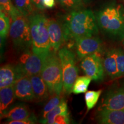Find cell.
<instances>
[{
    "label": "cell",
    "instance_id": "obj_1",
    "mask_svg": "<svg viewBox=\"0 0 124 124\" xmlns=\"http://www.w3.org/2000/svg\"><path fill=\"white\" fill-rule=\"evenodd\" d=\"M65 42L81 37L97 36L98 26L96 17L90 9L74 10L65 16L63 23Z\"/></svg>",
    "mask_w": 124,
    "mask_h": 124
},
{
    "label": "cell",
    "instance_id": "obj_22",
    "mask_svg": "<svg viewBox=\"0 0 124 124\" xmlns=\"http://www.w3.org/2000/svg\"><path fill=\"white\" fill-rule=\"evenodd\" d=\"M10 17L2 10L0 11V36L5 39L9 33L10 28Z\"/></svg>",
    "mask_w": 124,
    "mask_h": 124
},
{
    "label": "cell",
    "instance_id": "obj_17",
    "mask_svg": "<svg viewBox=\"0 0 124 124\" xmlns=\"http://www.w3.org/2000/svg\"><path fill=\"white\" fill-rule=\"evenodd\" d=\"M29 77L32 83L35 100L40 102L47 98L50 93L41 75L38 74Z\"/></svg>",
    "mask_w": 124,
    "mask_h": 124
},
{
    "label": "cell",
    "instance_id": "obj_18",
    "mask_svg": "<svg viewBox=\"0 0 124 124\" xmlns=\"http://www.w3.org/2000/svg\"><path fill=\"white\" fill-rule=\"evenodd\" d=\"M16 98L14 85L0 90V114L2 116L13 104Z\"/></svg>",
    "mask_w": 124,
    "mask_h": 124
},
{
    "label": "cell",
    "instance_id": "obj_2",
    "mask_svg": "<svg viewBox=\"0 0 124 124\" xmlns=\"http://www.w3.org/2000/svg\"><path fill=\"white\" fill-rule=\"evenodd\" d=\"M98 28L113 39H124V7L112 2L101 9L95 15Z\"/></svg>",
    "mask_w": 124,
    "mask_h": 124
},
{
    "label": "cell",
    "instance_id": "obj_29",
    "mask_svg": "<svg viewBox=\"0 0 124 124\" xmlns=\"http://www.w3.org/2000/svg\"><path fill=\"white\" fill-rule=\"evenodd\" d=\"M70 123L69 113L57 116L54 120V124H66Z\"/></svg>",
    "mask_w": 124,
    "mask_h": 124
},
{
    "label": "cell",
    "instance_id": "obj_8",
    "mask_svg": "<svg viewBox=\"0 0 124 124\" xmlns=\"http://www.w3.org/2000/svg\"><path fill=\"white\" fill-rule=\"evenodd\" d=\"M74 42L76 53L80 59L91 54L100 55L103 51V44L97 36L77 38L74 40Z\"/></svg>",
    "mask_w": 124,
    "mask_h": 124
},
{
    "label": "cell",
    "instance_id": "obj_10",
    "mask_svg": "<svg viewBox=\"0 0 124 124\" xmlns=\"http://www.w3.org/2000/svg\"><path fill=\"white\" fill-rule=\"evenodd\" d=\"M102 108L124 110V83L113 87L108 91L102 103Z\"/></svg>",
    "mask_w": 124,
    "mask_h": 124
},
{
    "label": "cell",
    "instance_id": "obj_20",
    "mask_svg": "<svg viewBox=\"0 0 124 124\" xmlns=\"http://www.w3.org/2000/svg\"><path fill=\"white\" fill-rule=\"evenodd\" d=\"M91 80L90 78L87 76L77 77L72 87V92L75 94L86 93Z\"/></svg>",
    "mask_w": 124,
    "mask_h": 124
},
{
    "label": "cell",
    "instance_id": "obj_12",
    "mask_svg": "<svg viewBox=\"0 0 124 124\" xmlns=\"http://www.w3.org/2000/svg\"><path fill=\"white\" fill-rule=\"evenodd\" d=\"M25 75L18 65H4L0 69V89L14 85L18 79Z\"/></svg>",
    "mask_w": 124,
    "mask_h": 124
},
{
    "label": "cell",
    "instance_id": "obj_28",
    "mask_svg": "<svg viewBox=\"0 0 124 124\" xmlns=\"http://www.w3.org/2000/svg\"><path fill=\"white\" fill-rule=\"evenodd\" d=\"M6 122H5V124H33L36 123L37 120L35 115L32 114L29 117L23 120L17 121L7 120Z\"/></svg>",
    "mask_w": 124,
    "mask_h": 124
},
{
    "label": "cell",
    "instance_id": "obj_21",
    "mask_svg": "<svg viewBox=\"0 0 124 124\" xmlns=\"http://www.w3.org/2000/svg\"><path fill=\"white\" fill-rule=\"evenodd\" d=\"M15 6L19 11L24 15L28 17L34 13V8L32 0H14Z\"/></svg>",
    "mask_w": 124,
    "mask_h": 124
},
{
    "label": "cell",
    "instance_id": "obj_19",
    "mask_svg": "<svg viewBox=\"0 0 124 124\" xmlns=\"http://www.w3.org/2000/svg\"><path fill=\"white\" fill-rule=\"evenodd\" d=\"M67 104L64 99L54 109H52L50 112L48 113L45 119H43L40 121V122L42 124H54V120L57 116L62 114L68 113Z\"/></svg>",
    "mask_w": 124,
    "mask_h": 124
},
{
    "label": "cell",
    "instance_id": "obj_14",
    "mask_svg": "<svg viewBox=\"0 0 124 124\" xmlns=\"http://www.w3.org/2000/svg\"><path fill=\"white\" fill-rule=\"evenodd\" d=\"M96 118L100 124H124V110L100 108Z\"/></svg>",
    "mask_w": 124,
    "mask_h": 124
},
{
    "label": "cell",
    "instance_id": "obj_25",
    "mask_svg": "<svg viewBox=\"0 0 124 124\" xmlns=\"http://www.w3.org/2000/svg\"><path fill=\"white\" fill-rule=\"evenodd\" d=\"M63 99L60 97V95H54L53 97L47 102V103L44 105L42 111L43 119L46 118L48 113L58 106L63 100Z\"/></svg>",
    "mask_w": 124,
    "mask_h": 124
},
{
    "label": "cell",
    "instance_id": "obj_16",
    "mask_svg": "<svg viewBox=\"0 0 124 124\" xmlns=\"http://www.w3.org/2000/svg\"><path fill=\"white\" fill-rule=\"evenodd\" d=\"M31 115L29 108L24 103H17L12 104L5 112L1 118H5L7 120L17 121L27 118Z\"/></svg>",
    "mask_w": 124,
    "mask_h": 124
},
{
    "label": "cell",
    "instance_id": "obj_24",
    "mask_svg": "<svg viewBox=\"0 0 124 124\" xmlns=\"http://www.w3.org/2000/svg\"><path fill=\"white\" fill-rule=\"evenodd\" d=\"M83 0H58L59 4L67 11L72 12L80 9Z\"/></svg>",
    "mask_w": 124,
    "mask_h": 124
},
{
    "label": "cell",
    "instance_id": "obj_30",
    "mask_svg": "<svg viewBox=\"0 0 124 124\" xmlns=\"http://www.w3.org/2000/svg\"><path fill=\"white\" fill-rule=\"evenodd\" d=\"M43 1V0H32V2L35 7L39 10H43L45 9Z\"/></svg>",
    "mask_w": 124,
    "mask_h": 124
},
{
    "label": "cell",
    "instance_id": "obj_27",
    "mask_svg": "<svg viewBox=\"0 0 124 124\" xmlns=\"http://www.w3.org/2000/svg\"><path fill=\"white\" fill-rule=\"evenodd\" d=\"M116 56L120 77H124V51L120 48H117Z\"/></svg>",
    "mask_w": 124,
    "mask_h": 124
},
{
    "label": "cell",
    "instance_id": "obj_31",
    "mask_svg": "<svg viewBox=\"0 0 124 124\" xmlns=\"http://www.w3.org/2000/svg\"><path fill=\"white\" fill-rule=\"evenodd\" d=\"M43 3L45 8H52L55 5V0H43Z\"/></svg>",
    "mask_w": 124,
    "mask_h": 124
},
{
    "label": "cell",
    "instance_id": "obj_34",
    "mask_svg": "<svg viewBox=\"0 0 124 124\" xmlns=\"http://www.w3.org/2000/svg\"></svg>",
    "mask_w": 124,
    "mask_h": 124
},
{
    "label": "cell",
    "instance_id": "obj_9",
    "mask_svg": "<svg viewBox=\"0 0 124 124\" xmlns=\"http://www.w3.org/2000/svg\"><path fill=\"white\" fill-rule=\"evenodd\" d=\"M46 59L36 55L28 49L21 54L18 65L25 75H38L41 73Z\"/></svg>",
    "mask_w": 124,
    "mask_h": 124
},
{
    "label": "cell",
    "instance_id": "obj_6",
    "mask_svg": "<svg viewBox=\"0 0 124 124\" xmlns=\"http://www.w3.org/2000/svg\"><path fill=\"white\" fill-rule=\"evenodd\" d=\"M63 74V91L67 95L72 92V87L78 74L76 65L75 54L67 47H63L58 51Z\"/></svg>",
    "mask_w": 124,
    "mask_h": 124
},
{
    "label": "cell",
    "instance_id": "obj_5",
    "mask_svg": "<svg viewBox=\"0 0 124 124\" xmlns=\"http://www.w3.org/2000/svg\"><path fill=\"white\" fill-rule=\"evenodd\" d=\"M12 23L9 31L15 48L24 52L32 48L30 26L28 17L19 12L11 18Z\"/></svg>",
    "mask_w": 124,
    "mask_h": 124
},
{
    "label": "cell",
    "instance_id": "obj_13",
    "mask_svg": "<svg viewBox=\"0 0 124 124\" xmlns=\"http://www.w3.org/2000/svg\"><path fill=\"white\" fill-rule=\"evenodd\" d=\"M16 98L25 102H31L35 100L30 77L24 75L14 84Z\"/></svg>",
    "mask_w": 124,
    "mask_h": 124
},
{
    "label": "cell",
    "instance_id": "obj_32",
    "mask_svg": "<svg viewBox=\"0 0 124 124\" xmlns=\"http://www.w3.org/2000/svg\"><path fill=\"white\" fill-rule=\"evenodd\" d=\"M83 1H85H85H87V0H83Z\"/></svg>",
    "mask_w": 124,
    "mask_h": 124
},
{
    "label": "cell",
    "instance_id": "obj_3",
    "mask_svg": "<svg viewBox=\"0 0 124 124\" xmlns=\"http://www.w3.org/2000/svg\"><path fill=\"white\" fill-rule=\"evenodd\" d=\"M28 20L32 38V51L46 59L51 51L48 29V19L42 13H33L28 17Z\"/></svg>",
    "mask_w": 124,
    "mask_h": 124
},
{
    "label": "cell",
    "instance_id": "obj_4",
    "mask_svg": "<svg viewBox=\"0 0 124 124\" xmlns=\"http://www.w3.org/2000/svg\"><path fill=\"white\" fill-rule=\"evenodd\" d=\"M46 83L50 95H60L63 91V74L58 55L51 51L46 57L40 73Z\"/></svg>",
    "mask_w": 124,
    "mask_h": 124
},
{
    "label": "cell",
    "instance_id": "obj_26",
    "mask_svg": "<svg viewBox=\"0 0 124 124\" xmlns=\"http://www.w3.org/2000/svg\"><path fill=\"white\" fill-rule=\"evenodd\" d=\"M0 9L11 18L20 11L14 5L12 0H0Z\"/></svg>",
    "mask_w": 124,
    "mask_h": 124
},
{
    "label": "cell",
    "instance_id": "obj_7",
    "mask_svg": "<svg viewBox=\"0 0 124 124\" xmlns=\"http://www.w3.org/2000/svg\"><path fill=\"white\" fill-rule=\"evenodd\" d=\"M80 67L86 76L95 82L102 81L105 70L103 60L100 54H94L82 59Z\"/></svg>",
    "mask_w": 124,
    "mask_h": 124
},
{
    "label": "cell",
    "instance_id": "obj_23",
    "mask_svg": "<svg viewBox=\"0 0 124 124\" xmlns=\"http://www.w3.org/2000/svg\"><path fill=\"white\" fill-rule=\"evenodd\" d=\"M101 90L98 91H88L86 93L85 95V100L87 111L90 110L95 107L101 95Z\"/></svg>",
    "mask_w": 124,
    "mask_h": 124
},
{
    "label": "cell",
    "instance_id": "obj_15",
    "mask_svg": "<svg viewBox=\"0 0 124 124\" xmlns=\"http://www.w3.org/2000/svg\"><path fill=\"white\" fill-rule=\"evenodd\" d=\"M105 72L111 79H118L120 77L116 56V48L107 51L103 59Z\"/></svg>",
    "mask_w": 124,
    "mask_h": 124
},
{
    "label": "cell",
    "instance_id": "obj_11",
    "mask_svg": "<svg viewBox=\"0 0 124 124\" xmlns=\"http://www.w3.org/2000/svg\"><path fill=\"white\" fill-rule=\"evenodd\" d=\"M48 29L51 49L52 51L56 52L65 42L63 24L55 18H49L48 20Z\"/></svg>",
    "mask_w": 124,
    "mask_h": 124
},
{
    "label": "cell",
    "instance_id": "obj_33",
    "mask_svg": "<svg viewBox=\"0 0 124 124\" xmlns=\"http://www.w3.org/2000/svg\"><path fill=\"white\" fill-rule=\"evenodd\" d=\"M123 44H124V42H123Z\"/></svg>",
    "mask_w": 124,
    "mask_h": 124
}]
</instances>
